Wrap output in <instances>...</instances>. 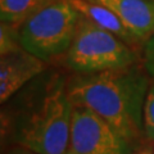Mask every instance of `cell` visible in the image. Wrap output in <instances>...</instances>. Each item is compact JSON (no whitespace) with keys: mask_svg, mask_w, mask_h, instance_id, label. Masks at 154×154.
<instances>
[{"mask_svg":"<svg viewBox=\"0 0 154 154\" xmlns=\"http://www.w3.org/2000/svg\"><path fill=\"white\" fill-rule=\"evenodd\" d=\"M148 77L136 67L81 73L67 84L73 105L86 107L100 116L132 148L144 130V104Z\"/></svg>","mask_w":154,"mask_h":154,"instance_id":"cell-1","label":"cell"},{"mask_svg":"<svg viewBox=\"0 0 154 154\" xmlns=\"http://www.w3.org/2000/svg\"><path fill=\"white\" fill-rule=\"evenodd\" d=\"M67 154H71V153H67Z\"/></svg>","mask_w":154,"mask_h":154,"instance_id":"cell-15","label":"cell"},{"mask_svg":"<svg viewBox=\"0 0 154 154\" xmlns=\"http://www.w3.org/2000/svg\"><path fill=\"white\" fill-rule=\"evenodd\" d=\"M21 42L18 37V27L2 22L0 25V55L8 54L11 51L21 49Z\"/></svg>","mask_w":154,"mask_h":154,"instance_id":"cell-10","label":"cell"},{"mask_svg":"<svg viewBox=\"0 0 154 154\" xmlns=\"http://www.w3.org/2000/svg\"><path fill=\"white\" fill-rule=\"evenodd\" d=\"M50 0H0V19L18 27Z\"/></svg>","mask_w":154,"mask_h":154,"instance_id":"cell-9","label":"cell"},{"mask_svg":"<svg viewBox=\"0 0 154 154\" xmlns=\"http://www.w3.org/2000/svg\"><path fill=\"white\" fill-rule=\"evenodd\" d=\"M64 62L77 73H96L134 66L136 54L126 41L81 16Z\"/></svg>","mask_w":154,"mask_h":154,"instance_id":"cell-4","label":"cell"},{"mask_svg":"<svg viewBox=\"0 0 154 154\" xmlns=\"http://www.w3.org/2000/svg\"><path fill=\"white\" fill-rule=\"evenodd\" d=\"M72 104L67 84L54 76L36 103L19 113L11 127L17 145L38 154H67L69 146Z\"/></svg>","mask_w":154,"mask_h":154,"instance_id":"cell-2","label":"cell"},{"mask_svg":"<svg viewBox=\"0 0 154 154\" xmlns=\"http://www.w3.org/2000/svg\"><path fill=\"white\" fill-rule=\"evenodd\" d=\"M143 63L146 73L154 80V32L144 42Z\"/></svg>","mask_w":154,"mask_h":154,"instance_id":"cell-12","label":"cell"},{"mask_svg":"<svg viewBox=\"0 0 154 154\" xmlns=\"http://www.w3.org/2000/svg\"><path fill=\"white\" fill-rule=\"evenodd\" d=\"M69 2L80 12L81 16L89 19L90 22L95 23L96 26L114 33L116 36L122 38L123 41H126L131 46L140 44L137 41V38L125 27L121 19L107 7L90 2V0H69Z\"/></svg>","mask_w":154,"mask_h":154,"instance_id":"cell-8","label":"cell"},{"mask_svg":"<svg viewBox=\"0 0 154 154\" xmlns=\"http://www.w3.org/2000/svg\"><path fill=\"white\" fill-rule=\"evenodd\" d=\"M5 154H38L36 152L31 150V149H27L25 146H21V145H17L12 149H9V150L5 153Z\"/></svg>","mask_w":154,"mask_h":154,"instance_id":"cell-13","label":"cell"},{"mask_svg":"<svg viewBox=\"0 0 154 154\" xmlns=\"http://www.w3.org/2000/svg\"><path fill=\"white\" fill-rule=\"evenodd\" d=\"M135 154H154V149H152V148H143Z\"/></svg>","mask_w":154,"mask_h":154,"instance_id":"cell-14","label":"cell"},{"mask_svg":"<svg viewBox=\"0 0 154 154\" xmlns=\"http://www.w3.org/2000/svg\"><path fill=\"white\" fill-rule=\"evenodd\" d=\"M80 19L69 0H50L18 26L21 46L49 62L69 49Z\"/></svg>","mask_w":154,"mask_h":154,"instance_id":"cell-3","label":"cell"},{"mask_svg":"<svg viewBox=\"0 0 154 154\" xmlns=\"http://www.w3.org/2000/svg\"><path fill=\"white\" fill-rule=\"evenodd\" d=\"M110 9L122 21L125 27L145 42L154 32V0H90Z\"/></svg>","mask_w":154,"mask_h":154,"instance_id":"cell-7","label":"cell"},{"mask_svg":"<svg viewBox=\"0 0 154 154\" xmlns=\"http://www.w3.org/2000/svg\"><path fill=\"white\" fill-rule=\"evenodd\" d=\"M68 153L131 154L132 145L91 109L73 105Z\"/></svg>","mask_w":154,"mask_h":154,"instance_id":"cell-5","label":"cell"},{"mask_svg":"<svg viewBox=\"0 0 154 154\" xmlns=\"http://www.w3.org/2000/svg\"><path fill=\"white\" fill-rule=\"evenodd\" d=\"M144 132L149 140L154 141V86L149 88L144 104Z\"/></svg>","mask_w":154,"mask_h":154,"instance_id":"cell-11","label":"cell"},{"mask_svg":"<svg viewBox=\"0 0 154 154\" xmlns=\"http://www.w3.org/2000/svg\"><path fill=\"white\" fill-rule=\"evenodd\" d=\"M0 57V103L4 104L33 77L42 73L46 62L23 48Z\"/></svg>","mask_w":154,"mask_h":154,"instance_id":"cell-6","label":"cell"}]
</instances>
